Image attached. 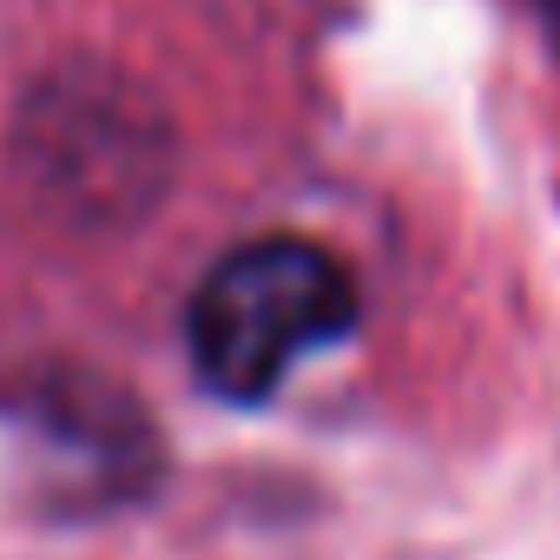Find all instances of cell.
I'll use <instances>...</instances> for the list:
<instances>
[{"mask_svg":"<svg viewBox=\"0 0 560 560\" xmlns=\"http://www.w3.org/2000/svg\"><path fill=\"white\" fill-rule=\"evenodd\" d=\"M357 277L317 237H250L224 250L185 311L191 370L218 402H264L317 350L357 330Z\"/></svg>","mask_w":560,"mask_h":560,"instance_id":"obj_1","label":"cell"}]
</instances>
